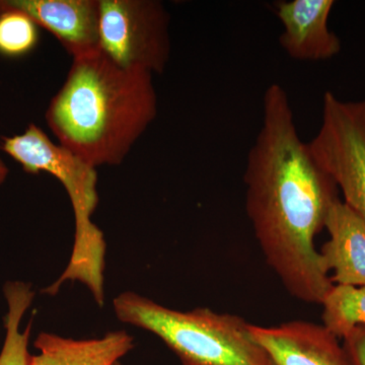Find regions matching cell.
<instances>
[{"instance_id": "obj_1", "label": "cell", "mask_w": 365, "mask_h": 365, "mask_svg": "<svg viewBox=\"0 0 365 365\" xmlns=\"http://www.w3.org/2000/svg\"><path fill=\"white\" fill-rule=\"evenodd\" d=\"M246 209L266 262L288 294L321 304L334 287L314 239L339 189L297 133L287 91L264 95L263 123L249 151Z\"/></svg>"}, {"instance_id": "obj_2", "label": "cell", "mask_w": 365, "mask_h": 365, "mask_svg": "<svg viewBox=\"0 0 365 365\" xmlns=\"http://www.w3.org/2000/svg\"><path fill=\"white\" fill-rule=\"evenodd\" d=\"M153 78L117 66L100 49L72 58L46 122L59 144L96 169L119 165L157 117Z\"/></svg>"}, {"instance_id": "obj_3", "label": "cell", "mask_w": 365, "mask_h": 365, "mask_svg": "<svg viewBox=\"0 0 365 365\" xmlns=\"http://www.w3.org/2000/svg\"><path fill=\"white\" fill-rule=\"evenodd\" d=\"M0 150L28 174L47 173L56 178L71 202L76 232L71 259L58 279L44 288L43 294L54 297L64 283L79 282L102 307L107 244L104 232L91 220L98 204L97 169L61 144L53 143L34 123L19 135L1 137Z\"/></svg>"}, {"instance_id": "obj_4", "label": "cell", "mask_w": 365, "mask_h": 365, "mask_svg": "<svg viewBox=\"0 0 365 365\" xmlns=\"http://www.w3.org/2000/svg\"><path fill=\"white\" fill-rule=\"evenodd\" d=\"M113 309L122 323L160 338L182 365H274L251 324L235 314L176 311L134 292L117 295Z\"/></svg>"}, {"instance_id": "obj_5", "label": "cell", "mask_w": 365, "mask_h": 365, "mask_svg": "<svg viewBox=\"0 0 365 365\" xmlns=\"http://www.w3.org/2000/svg\"><path fill=\"white\" fill-rule=\"evenodd\" d=\"M170 14L158 0H98V49L117 66L162 74L170 57Z\"/></svg>"}, {"instance_id": "obj_6", "label": "cell", "mask_w": 365, "mask_h": 365, "mask_svg": "<svg viewBox=\"0 0 365 365\" xmlns=\"http://www.w3.org/2000/svg\"><path fill=\"white\" fill-rule=\"evenodd\" d=\"M309 145L342 192L343 202L365 225V98L342 101L326 91L321 127Z\"/></svg>"}, {"instance_id": "obj_7", "label": "cell", "mask_w": 365, "mask_h": 365, "mask_svg": "<svg viewBox=\"0 0 365 365\" xmlns=\"http://www.w3.org/2000/svg\"><path fill=\"white\" fill-rule=\"evenodd\" d=\"M25 14L72 57L98 50V0H0V14Z\"/></svg>"}, {"instance_id": "obj_8", "label": "cell", "mask_w": 365, "mask_h": 365, "mask_svg": "<svg viewBox=\"0 0 365 365\" xmlns=\"http://www.w3.org/2000/svg\"><path fill=\"white\" fill-rule=\"evenodd\" d=\"M251 332L274 365H352L339 338L324 325L307 321L273 327L251 324Z\"/></svg>"}, {"instance_id": "obj_9", "label": "cell", "mask_w": 365, "mask_h": 365, "mask_svg": "<svg viewBox=\"0 0 365 365\" xmlns=\"http://www.w3.org/2000/svg\"><path fill=\"white\" fill-rule=\"evenodd\" d=\"M334 0H292L276 2L275 13L282 24L281 47L292 58L323 61L341 51V41L329 28Z\"/></svg>"}, {"instance_id": "obj_10", "label": "cell", "mask_w": 365, "mask_h": 365, "mask_svg": "<svg viewBox=\"0 0 365 365\" xmlns=\"http://www.w3.org/2000/svg\"><path fill=\"white\" fill-rule=\"evenodd\" d=\"M330 240L319 254L327 270L334 271L333 283L365 287V225L341 199L327 216Z\"/></svg>"}, {"instance_id": "obj_11", "label": "cell", "mask_w": 365, "mask_h": 365, "mask_svg": "<svg viewBox=\"0 0 365 365\" xmlns=\"http://www.w3.org/2000/svg\"><path fill=\"white\" fill-rule=\"evenodd\" d=\"M38 353L30 365H114L135 346L126 331H113L101 338L76 340L42 332L34 342Z\"/></svg>"}, {"instance_id": "obj_12", "label": "cell", "mask_w": 365, "mask_h": 365, "mask_svg": "<svg viewBox=\"0 0 365 365\" xmlns=\"http://www.w3.org/2000/svg\"><path fill=\"white\" fill-rule=\"evenodd\" d=\"M7 312L4 316L6 339L0 352V365H30L29 341L32 332L33 319L21 330L24 316L35 299L32 285L24 281H7L4 287Z\"/></svg>"}, {"instance_id": "obj_13", "label": "cell", "mask_w": 365, "mask_h": 365, "mask_svg": "<svg viewBox=\"0 0 365 365\" xmlns=\"http://www.w3.org/2000/svg\"><path fill=\"white\" fill-rule=\"evenodd\" d=\"M321 304L324 326L339 339L365 326V287L334 284Z\"/></svg>"}, {"instance_id": "obj_14", "label": "cell", "mask_w": 365, "mask_h": 365, "mask_svg": "<svg viewBox=\"0 0 365 365\" xmlns=\"http://www.w3.org/2000/svg\"><path fill=\"white\" fill-rule=\"evenodd\" d=\"M40 28L18 11L0 14V56L21 58L37 48Z\"/></svg>"}, {"instance_id": "obj_15", "label": "cell", "mask_w": 365, "mask_h": 365, "mask_svg": "<svg viewBox=\"0 0 365 365\" xmlns=\"http://www.w3.org/2000/svg\"><path fill=\"white\" fill-rule=\"evenodd\" d=\"M342 339L352 365H365V326L355 327Z\"/></svg>"}, {"instance_id": "obj_16", "label": "cell", "mask_w": 365, "mask_h": 365, "mask_svg": "<svg viewBox=\"0 0 365 365\" xmlns=\"http://www.w3.org/2000/svg\"><path fill=\"white\" fill-rule=\"evenodd\" d=\"M9 170L6 167L4 160L0 158V187L6 182L7 177H9Z\"/></svg>"}, {"instance_id": "obj_17", "label": "cell", "mask_w": 365, "mask_h": 365, "mask_svg": "<svg viewBox=\"0 0 365 365\" xmlns=\"http://www.w3.org/2000/svg\"><path fill=\"white\" fill-rule=\"evenodd\" d=\"M114 365H123L121 364V361H119V362H116V364H115Z\"/></svg>"}]
</instances>
